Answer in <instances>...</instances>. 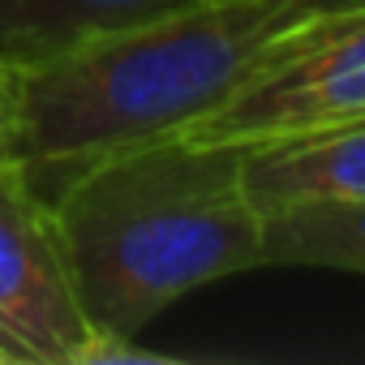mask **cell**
<instances>
[{"label": "cell", "mask_w": 365, "mask_h": 365, "mask_svg": "<svg viewBox=\"0 0 365 365\" xmlns=\"http://www.w3.org/2000/svg\"><path fill=\"white\" fill-rule=\"evenodd\" d=\"M352 5L365 0H185L56 56L0 69L14 155L43 190L95 155L185 133L245 91L292 31Z\"/></svg>", "instance_id": "cell-1"}, {"label": "cell", "mask_w": 365, "mask_h": 365, "mask_svg": "<svg viewBox=\"0 0 365 365\" xmlns=\"http://www.w3.org/2000/svg\"><path fill=\"white\" fill-rule=\"evenodd\" d=\"M43 198L95 335L138 339L194 288L262 267V211L232 142L146 138L78 163Z\"/></svg>", "instance_id": "cell-2"}, {"label": "cell", "mask_w": 365, "mask_h": 365, "mask_svg": "<svg viewBox=\"0 0 365 365\" xmlns=\"http://www.w3.org/2000/svg\"><path fill=\"white\" fill-rule=\"evenodd\" d=\"M356 116H365V5L335 9L292 31L245 91L185 133L254 146Z\"/></svg>", "instance_id": "cell-3"}, {"label": "cell", "mask_w": 365, "mask_h": 365, "mask_svg": "<svg viewBox=\"0 0 365 365\" xmlns=\"http://www.w3.org/2000/svg\"><path fill=\"white\" fill-rule=\"evenodd\" d=\"M91 335L43 190L18 155L0 159V352L9 365H78Z\"/></svg>", "instance_id": "cell-4"}, {"label": "cell", "mask_w": 365, "mask_h": 365, "mask_svg": "<svg viewBox=\"0 0 365 365\" xmlns=\"http://www.w3.org/2000/svg\"><path fill=\"white\" fill-rule=\"evenodd\" d=\"M245 185L258 211L305 198H365V116L245 146Z\"/></svg>", "instance_id": "cell-5"}, {"label": "cell", "mask_w": 365, "mask_h": 365, "mask_svg": "<svg viewBox=\"0 0 365 365\" xmlns=\"http://www.w3.org/2000/svg\"><path fill=\"white\" fill-rule=\"evenodd\" d=\"M176 5L185 0H0V69L56 56Z\"/></svg>", "instance_id": "cell-6"}, {"label": "cell", "mask_w": 365, "mask_h": 365, "mask_svg": "<svg viewBox=\"0 0 365 365\" xmlns=\"http://www.w3.org/2000/svg\"><path fill=\"white\" fill-rule=\"evenodd\" d=\"M262 267L365 275V198H305L262 211Z\"/></svg>", "instance_id": "cell-7"}, {"label": "cell", "mask_w": 365, "mask_h": 365, "mask_svg": "<svg viewBox=\"0 0 365 365\" xmlns=\"http://www.w3.org/2000/svg\"><path fill=\"white\" fill-rule=\"evenodd\" d=\"M14 155V120H9V108L5 99H0V159Z\"/></svg>", "instance_id": "cell-8"}, {"label": "cell", "mask_w": 365, "mask_h": 365, "mask_svg": "<svg viewBox=\"0 0 365 365\" xmlns=\"http://www.w3.org/2000/svg\"><path fill=\"white\" fill-rule=\"evenodd\" d=\"M0 365H9V361H5V352H0Z\"/></svg>", "instance_id": "cell-9"}]
</instances>
